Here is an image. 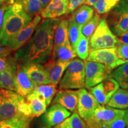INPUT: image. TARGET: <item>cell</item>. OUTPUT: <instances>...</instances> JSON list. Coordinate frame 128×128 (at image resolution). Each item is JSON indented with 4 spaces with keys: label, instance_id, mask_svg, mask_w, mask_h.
<instances>
[{
    "label": "cell",
    "instance_id": "cell-1",
    "mask_svg": "<svg viewBox=\"0 0 128 128\" xmlns=\"http://www.w3.org/2000/svg\"><path fill=\"white\" fill-rule=\"evenodd\" d=\"M60 22L58 18L43 21L27 44L16 52V60L23 63L47 62L52 54L55 29Z\"/></svg>",
    "mask_w": 128,
    "mask_h": 128
},
{
    "label": "cell",
    "instance_id": "cell-2",
    "mask_svg": "<svg viewBox=\"0 0 128 128\" xmlns=\"http://www.w3.org/2000/svg\"><path fill=\"white\" fill-rule=\"evenodd\" d=\"M32 17L26 12L23 5L13 0L4 13L0 31V44L7 46L8 42L31 22Z\"/></svg>",
    "mask_w": 128,
    "mask_h": 128
},
{
    "label": "cell",
    "instance_id": "cell-3",
    "mask_svg": "<svg viewBox=\"0 0 128 128\" xmlns=\"http://www.w3.org/2000/svg\"><path fill=\"white\" fill-rule=\"evenodd\" d=\"M86 74L84 62L80 59L72 60L60 82V90L82 88L85 86Z\"/></svg>",
    "mask_w": 128,
    "mask_h": 128
},
{
    "label": "cell",
    "instance_id": "cell-4",
    "mask_svg": "<svg viewBox=\"0 0 128 128\" xmlns=\"http://www.w3.org/2000/svg\"><path fill=\"white\" fill-rule=\"evenodd\" d=\"M119 40L108 28L105 18L100 20L98 26L90 38L92 50L117 47Z\"/></svg>",
    "mask_w": 128,
    "mask_h": 128
},
{
    "label": "cell",
    "instance_id": "cell-5",
    "mask_svg": "<svg viewBox=\"0 0 128 128\" xmlns=\"http://www.w3.org/2000/svg\"><path fill=\"white\" fill-rule=\"evenodd\" d=\"M23 97L14 91L0 88V122L12 119L20 113L18 105Z\"/></svg>",
    "mask_w": 128,
    "mask_h": 128
},
{
    "label": "cell",
    "instance_id": "cell-6",
    "mask_svg": "<svg viewBox=\"0 0 128 128\" xmlns=\"http://www.w3.org/2000/svg\"><path fill=\"white\" fill-rule=\"evenodd\" d=\"M86 82L85 86L87 88L97 86L104 80L111 76L112 70L103 64L86 60L84 62Z\"/></svg>",
    "mask_w": 128,
    "mask_h": 128
},
{
    "label": "cell",
    "instance_id": "cell-7",
    "mask_svg": "<svg viewBox=\"0 0 128 128\" xmlns=\"http://www.w3.org/2000/svg\"><path fill=\"white\" fill-rule=\"evenodd\" d=\"M87 60L102 64L112 70L128 62L127 60L118 57L117 47L92 50L90 52Z\"/></svg>",
    "mask_w": 128,
    "mask_h": 128
},
{
    "label": "cell",
    "instance_id": "cell-8",
    "mask_svg": "<svg viewBox=\"0 0 128 128\" xmlns=\"http://www.w3.org/2000/svg\"><path fill=\"white\" fill-rule=\"evenodd\" d=\"M78 91V113L86 122L92 118L100 104L92 92L86 89L81 88Z\"/></svg>",
    "mask_w": 128,
    "mask_h": 128
},
{
    "label": "cell",
    "instance_id": "cell-9",
    "mask_svg": "<svg viewBox=\"0 0 128 128\" xmlns=\"http://www.w3.org/2000/svg\"><path fill=\"white\" fill-rule=\"evenodd\" d=\"M41 16H35L31 22L25 28L14 36L7 44V47L12 50H18L29 40L38 28L41 21Z\"/></svg>",
    "mask_w": 128,
    "mask_h": 128
},
{
    "label": "cell",
    "instance_id": "cell-10",
    "mask_svg": "<svg viewBox=\"0 0 128 128\" xmlns=\"http://www.w3.org/2000/svg\"><path fill=\"white\" fill-rule=\"evenodd\" d=\"M119 84L112 78H108L100 84L91 88L90 92L102 105L108 104L110 99L119 89Z\"/></svg>",
    "mask_w": 128,
    "mask_h": 128
},
{
    "label": "cell",
    "instance_id": "cell-11",
    "mask_svg": "<svg viewBox=\"0 0 128 128\" xmlns=\"http://www.w3.org/2000/svg\"><path fill=\"white\" fill-rule=\"evenodd\" d=\"M70 116L71 112L65 107L59 103H53L43 115L42 120L46 125L54 127Z\"/></svg>",
    "mask_w": 128,
    "mask_h": 128
},
{
    "label": "cell",
    "instance_id": "cell-12",
    "mask_svg": "<svg viewBox=\"0 0 128 128\" xmlns=\"http://www.w3.org/2000/svg\"><path fill=\"white\" fill-rule=\"evenodd\" d=\"M21 66L30 79L37 86L50 84L47 71L40 64L24 62Z\"/></svg>",
    "mask_w": 128,
    "mask_h": 128
},
{
    "label": "cell",
    "instance_id": "cell-13",
    "mask_svg": "<svg viewBox=\"0 0 128 128\" xmlns=\"http://www.w3.org/2000/svg\"><path fill=\"white\" fill-rule=\"evenodd\" d=\"M69 0H50L40 12L44 18H56L68 14Z\"/></svg>",
    "mask_w": 128,
    "mask_h": 128
},
{
    "label": "cell",
    "instance_id": "cell-14",
    "mask_svg": "<svg viewBox=\"0 0 128 128\" xmlns=\"http://www.w3.org/2000/svg\"><path fill=\"white\" fill-rule=\"evenodd\" d=\"M78 91L60 90L57 92L53 103H59L70 112H74L77 109Z\"/></svg>",
    "mask_w": 128,
    "mask_h": 128
},
{
    "label": "cell",
    "instance_id": "cell-15",
    "mask_svg": "<svg viewBox=\"0 0 128 128\" xmlns=\"http://www.w3.org/2000/svg\"><path fill=\"white\" fill-rule=\"evenodd\" d=\"M16 92L24 97L31 93L37 86L26 74L21 65L17 66L16 76Z\"/></svg>",
    "mask_w": 128,
    "mask_h": 128
},
{
    "label": "cell",
    "instance_id": "cell-16",
    "mask_svg": "<svg viewBox=\"0 0 128 128\" xmlns=\"http://www.w3.org/2000/svg\"><path fill=\"white\" fill-rule=\"evenodd\" d=\"M71 61H61L58 60H50L44 65L50 84L58 85L60 82L64 73Z\"/></svg>",
    "mask_w": 128,
    "mask_h": 128
},
{
    "label": "cell",
    "instance_id": "cell-17",
    "mask_svg": "<svg viewBox=\"0 0 128 128\" xmlns=\"http://www.w3.org/2000/svg\"><path fill=\"white\" fill-rule=\"evenodd\" d=\"M124 111V110L115 109L108 106V107L99 106L96 109L92 116L89 119L93 120L96 122H107L112 120L116 117L121 115Z\"/></svg>",
    "mask_w": 128,
    "mask_h": 128
},
{
    "label": "cell",
    "instance_id": "cell-18",
    "mask_svg": "<svg viewBox=\"0 0 128 128\" xmlns=\"http://www.w3.org/2000/svg\"><path fill=\"white\" fill-rule=\"evenodd\" d=\"M68 23V20H63L58 24L54 34V44L52 56L55 55L58 48L69 40Z\"/></svg>",
    "mask_w": 128,
    "mask_h": 128
},
{
    "label": "cell",
    "instance_id": "cell-19",
    "mask_svg": "<svg viewBox=\"0 0 128 128\" xmlns=\"http://www.w3.org/2000/svg\"><path fill=\"white\" fill-rule=\"evenodd\" d=\"M25 98L31 110L32 117L40 116L45 113L48 106L44 99L33 92L27 96Z\"/></svg>",
    "mask_w": 128,
    "mask_h": 128
},
{
    "label": "cell",
    "instance_id": "cell-20",
    "mask_svg": "<svg viewBox=\"0 0 128 128\" xmlns=\"http://www.w3.org/2000/svg\"><path fill=\"white\" fill-rule=\"evenodd\" d=\"M17 65L0 71V88L16 92V76Z\"/></svg>",
    "mask_w": 128,
    "mask_h": 128
},
{
    "label": "cell",
    "instance_id": "cell-21",
    "mask_svg": "<svg viewBox=\"0 0 128 128\" xmlns=\"http://www.w3.org/2000/svg\"><path fill=\"white\" fill-rule=\"evenodd\" d=\"M94 16V10L87 4L82 5L73 12L70 18L80 26H82Z\"/></svg>",
    "mask_w": 128,
    "mask_h": 128
},
{
    "label": "cell",
    "instance_id": "cell-22",
    "mask_svg": "<svg viewBox=\"0 0 128 128\" xmlns=\"http://www.w3.org/2000/svg\"><path fill=\"white\" fill-rule=\"evenodd\" d=\"M32 117L20 113L14 118L0 122V128H30Z\"/></svg>",
    "mask_w": 128,
    "mask_h": 128
},
{
    "label": "cell",
    "instance_id": "cell-23",
    "mask_svg": "<svg viewBox=\"0 0 128 128\" xmlns=\"http://www.w3.org/2000/svg\"><path fill=\"white\" fill-rule=\"evenodd\" d=\"M108 106L119 109L128 108V91L124 88H119L112 96Z\"/></svg>",
    "mask_w": 128,
    "mask_h": 128
},
{
    "label": "cell",
    "instance_id": "cell-24",
    "mask_svg": "<svg viewBox=\"0 0 128 128\" xmlns=\"http://www.w3.org/2000/svg\"><path fill=\"white\" fill-rule=\"evenodd\" d=\"M56 86L52 84L38 85L32 92L44 99L46 105L49 106L56 92Z\"/></svg>",
    "mask_w": 128,
    "mask_h": 128
},
{
    "label": "cell",
    "instance_id": "cell-25",
    "mask_svg": "<svg viewBox=\"0 0 128 128\" xmlns=\"http://www.w3.org/2000/svg\"><path fill=\"white\" fill-rule=\"evenodd\" d=\"M76 56L77 55L68 40L58 48L55 55L52 56L51 60L61 61H71L76 58Z\"/></svg>",
    "mask_w": 128,
    "mask_h": 128
},
{
    "label": "cell",
    "instance_id": "cell-26",
    "mask_svg": "<svg viewBox=\"0 0 128 128\" xmlns=\"http://www.w3.org/2000/svg\"><path fill=\"white\" fill-rule=\"evenodd\" d=\"M54 128H87V124L79 114L74 112L62 122L54 126Z\"/></svg>",
    "mask_w": 128,
    "mask_h": 128
},
{
    "label": "cell",
    "instance_id": "cell-27",
    "mask_svg": "<svg viewBox=\"0 0 128 128\" xmlns=\"http://www.w3.org/2000/svg\"><path fill=\"white\" fill-rule=\"evenodd\" d=\"M111 76L118 81L122 88L128 89V62L118 66Z\"/></svg>",
    "mask_w": 128,
    "mask_h": 128
},
{
    "label": "cell",
    "instance_id": "cell-28",
    "mask_svg": "<svg viewBox=\"0 0 128 128\" xmlns=\"http://www.w3.org/2000/svg\"><path fill=\"white\" fill-rule=\"evenodd\" d=\"M74 50L78 56L81 60H86L88 56L89 39L85 37L81 33L74 48Z\"/></svg>",
    "mask_w": 128,
    "mask_h": 128
},
{
    "label": "cell",
    "instance_id": "cell-29",
    "mask_svg": "<svg viewBox=\"0 0 128 128\" xmlns=\"http://www.w3.org/2000/svg\"><path fill=\"white\" fill-rule=\"evenodd\" d=\"M23 5L28 13L33 17L40 12L44 8V6L39 0H14Z\"/></svg>",
    "mask_w": 128,
    "mask_h": 128
},
{
    "label": "cell",
    "instance_id": "cell-30",
    "mask_svg": "<svg viewBox=\"0 0 128 128\" xmlns=\"http://www.w3.org/2000/svg\"><path fill=\"white\" fill-rule=\"evenodd\" d=\"M100 17L96 14L93 17L81 28V33L88 39H90L100 23Z\"/></svg>",
    "mask_w": 128,
    "mask_h": 128
},
{
    "label": "cell",
    "instance_id": "cell-31",
    "mask_svg": "<svg viewBox=\"0 0 128 128\" xmlns=\"http://www.w3.org/2000/svg\"><path fill=\"white\" fill-rule=\"evenodd\" d=\"M81 26L75 23L71 18L69 20L68 23V38L69 41L72 47L74 49L79 39L81 34Z\"/></svg>",
    "mask_w": 128,
    "mask_h": 128
},
{
    "label": "cell",
    "instance_id": "cell-32",
    "mask_svg": "<svg viewBox=\"0 0 128 128\" xmlns=\"http://www.w3.org/2000/svg\"><path fill=\"white\" fill-rule=\"evenodd\" d=\"M120 0H97L94 7L98 14H106L116 7Z\"/></svg>",
    "mask_w": 128,
    "mask_h": 128
},
{
    "label": "cell",
    "instance_id": "cell-33",
    "mask_svg": "<svg viewBox=\"0 0 128 128\" xmlns=\"http://www.w3.org/2000/svg\"><path fill=\"white\" fill-rule=\"evenodd\" d=\"M119 15L113 28L114 33L118 36L128 31V14H122Z\"/></svg>",
    "mask_w": 128,
    "mask_h": 128
},
{
    "label": "cell",
    "instance_id": "cell-34",
    "mask_svg": "<svg viewBox=\"0 0 128 128\" xmlns=\"http://www.w3.org/2000/svg\"><path fill=\"white\" fill-rule=\"evenodd\" d=\"M109 128H126L128 124V110L111 121L104 122Z\"/></svg>",
    "mask_w": 128,
    "mask_h": 128
},
{
    "label": "cell",
    "instance_id": "cell-35",
    "mask_svg": "<svg viewBox=\"0 0 128 128\" xmlns=\"http://www.w3.org/2000/svg\"><path fill=\"white\" fill-rule=\"evenodd\" d=\"M15 58L7 57H0V71L6 69L17 66Z\"/></svg>",
    "mask_w": 128,
    "mask_h": 128
},
{
    "label": "cell",
    "instance_id": "cell-36",
    "mask_svg": "<svg viewBox=\"0 0 128 128\" xmlns=\"http://www.w3.org/2000/svg\"><path fill=\"white\" fill-rule=\"evenodd\" d=\"M117 54L119 58L128 60V44L119 43L117 46Z\"/></svg>",
    "mask_w": 128,
    "mask_h": 128
},
{
    "label": "cell",
    "instance_id": "cell-37",
    "mask_svg": "<svg viewBox=\"0 0 128 128\" xmlns=\"http://www.w3.org/2000/svg\"><path fill=\"white\" fill-rule=\"evenodd\" d=\"M114 12L118 14H128V0H120L115 7Z\"/></svg>",
    "mask_w": 128,
    "mask_h": 128
},
{
    "label": "cell",
    "instance_id": "cell-38",
    "mask_svg": "<svg viewBox=\"0 0 128 128\" xmlns=\"http://www.w3.org/2000/svg\"><path fill=\"white\" fill-rule=\"evenodd\" d=\"M86 0H69L68 14L73 12L81 5L86 3Z\"/></svg>",
    "mask_w": 128,
    "mask_h": 128
},
{
    "label": "cell",
    "instance_id": "cell-39",
    "mask_svg": "<svg viewBox=\"0 0 128 128\" xmlns=\"http://www.w3.org/2000/svg\"><path fill=\"white\" fill-rule=\"evenodd\" d=\"M87 128H109L108 126L103 122H96L93 120L88 119L86 121Z\"/></svg>",
    "mask_w": 128,
    "mask_h": 128
},
{
    "label": "cell",
    "instance_id": "cell-40",
    "mask_svg": "<svg viewBox=\"0 0 128 128\" xmlns=\"http://www.w3.org/2000/svg\"><path fill=\"white\" fill-rule=\"evenodd\" d=\"M8 4H3L0 6V31H1V28H2L3 20H4V13L6 12V10L7 9Z\"/></svg>",
    "mask_w": 128,
    "mask_h": 128
},
{
    "label": "cell",
    "instance_id": "cell-41",
    "mask_svg": "<svg viewBox=\"0 0 128 128\" xmlns=\"http://www.w3.org/2000/svg\"><path fill=\"white\" fill-rule=\"evenodd\" d=\"M118 40L119 43L124 44H128V31L126 32L125 33H123L122 34L118 36Z\"/></svg>",
    "mask_w": 128,
    "mask_h": 128
},
{
    "label": "cell",
    "instance_id": "cell-42",
    "mask_svg": "<svg viewBox=\"0 0 128 128\" xmlns=\"http://www.w3.org/2000/svg\"><path fill=\"white\" fill-rule=\"evenodd\" d=\"M0 44V57H7L10 54V50L8 48L4 47Z\"/></svg>",
    "mask_w": 128,
    "mask_h": 128
},
{
    "label": "cell",
    "instance_id": "cell-43",
    "mask_svg": "<svg viewBox=\"0 0 128 128\" xmlns=\"http://www.w3.org/2000/svg\"><path fill=\"white\" fill-rule=\"evenodd\" d=\"M97 1V0H86L85 4L90 6H94Z\"/></svg>",
    "mask_w": 128,
    "mask_h": 128
},
{
    "label": "cell",
    "instance_id": "cell-44",
    "mask_svg": "<svg viewBox=\"0 0 128 128\" xmlns=\"http://www.w3.org/2000/svg\"><path fill=\"white\" fill-rule=\"evenodd\" d=\"M13 0H0V6L3 4H10Z\"/></svg>",
    "mask_w": 128,
    "mask_h": 128
},
{
    "label": "cell",
    "instance_id": "cell-45",
    "mask_svg": "<svg viewBox=\"0 0 128 128\" xmlns=\"http://www.w3.org/2000/svg\"><path fill=\"white\" fill-rule=\"evenodd\" d=\"M39 1H40L41 3L43 4V6H44V8L48 4V3L50 2V0H39Z\"/></svg>",
    "mask_w": 128,
    "mask_h": 128
},
{
    "label": "cell",
    "instance_id": "cell-46",
    "mask_svg": "<svg viewBox=\"0 0 128 128\" xmlns=\"http://www.w3.org/2000/svg\"><path fill=\"white\" fill-rule=\"evenodd\" d=\"M40 128H51V127H49V126H48L47 125H45V126H42Z\"/></svg>",
    "mask_w": 128,
    "mask_h": 128
},
{
    "label": "cell",
    "instance_id": "cell-47",
    "mask_svg": "<svg viewBox=\"0 0 128 128\" xmlns=\"http://www.w3.org/2000/svg\"><path fill=\"white\" fill-rule=\"evenodd\" d=\"M126 128H128V126H127V127H126Z\"/></svg>",
    "mask_w": 128,
    "mask_h": 128
}]
</instances>
